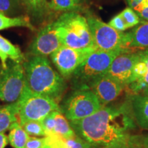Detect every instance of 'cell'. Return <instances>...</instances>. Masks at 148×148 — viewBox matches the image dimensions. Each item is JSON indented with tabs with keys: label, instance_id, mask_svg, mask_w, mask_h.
<instances>
[{
	"label": "cell",
	"instance_id": "484cf974",
	"mask_svg": "<svg viewBox=\"0 0 148 148\" xmlns=\"http://www.w3.org/2000/svg\"><path fill=\"white\" fill-rule=\"evenodd\" d=\"M27 7L33 14L40 15L45 12L48 8V3L46 0H24Z\"/></svg>",
	"mask_w": 148,
	"mask_h": 148
},
{
	"label": "cell",
	"instance_id": "9c48e42d",
	"mask_svg": "<svg viewBox=\"0 0 148 148\" xmlns=\"http://www.w3.org/2000/svg\"><path fill=\"white\" fill-rule=\"evenodd\" d=\"M97 49L95 47L78 49L62 45L51 54L53 63L64 77H71L86 58Z\"/></svg>",
	"mask_w": 148,
	"mask_h": 148
},
{
	"label": "cell",
	"instance_id": "9a60e30c",
	"mask_svg": "<svg viewBox=\"0 0 148 148\" xmlns=\"http://www.w3.org/2000/svg\"><path fill=\"white\" fill-rule=\"evenodd\" d=\"M129 101L136 125L148 130V96L143 93L133 94Z\"/></svg>",
	"mask_w": 148,
	"mask_h": 148
},
{
	"label": "cell",
	"instance_id": "5b68a950",
	"mask_svg": "<svg viewBox=\"0 0 148 148\" xmlns=\"http://www.w3.org/2000/svg\"><path fill=\"white\" fill-rule=\"evenodd\" d=\"M16 103L17 121L21 126L28 121H42L53 111L61 110L57 101L32 91L26 84Z\"/></svg>",
	"mask_w": 148,
	"mask_h": 148
},
{
	"label": "cell",
	"instance_id": "ac0fdd59",
	"mask_svg": "<svg viewBox=\"0 0 148 148\" xmlns=\"http://www.w3.org/2000/svg\"><path fill=\"white\" fill-rule=\"evenodd\" d=\"M8 141L13 148H25L29 136L18 121H14L8 128Z\"/></svg>",
	"mask_w": 148,
	"mask_h": 148
},
{
	"label": "cell",
	"instance_id": "74e56055",
	"mask_svg": "<svg viewBox=\"0 0 148 148\" xmlns=\"http://www.w3.org/2000/svg\"><path fill=\"white\" fill-rule=\"evenodd\" d=\"M130 148H143V147H136V146H132V145H130Z\"/></svg>",
	"mask_w": 148,
	"mask_h": 148
},
{
	"label": "cell",
	"instance_id": "603a6c76",
	"mask_svg": "<svg viewBox=\"0 0 148 148\" xmlns=\"http://www.w3.org/2000/svg\"><path fill=\"white\" fill-rule=\"evenodd\" d=\"M73 0H50L48 8L56 11H70L76 8Z\"/></svg>",
	"mask_w": 148,
	"mask_h": 148
},
{
	"label": "cell",
	"instance_id": "4dcf8cb0",
	"mask_svg": "<svg viewBox=\"0 0 148 148\" xmlns=\"http://www.w3.org/2000/svg\"><path fill=\"white\" fill-rule=\"evenodd\" d=\"M8 143V138L4 133H0V148H5Z\"/></svg>",
	"mask_w": 148,
	"mask_h": 148
},
{
	"label": "cell",
	"instance_id": "3957f363",
	"mask_svg": "<svg viewBox=\"0 0 148 148\" xmlns=\"http://www.w3.org/2000/svg\"><path fill=\"white\" fill-rule=\"evenodd\" d=\"M53 23L62 45L78 49L96 48L84 16L75 12H66Z\"/></svg>",
	"mask_w": 148,
	"mask_h": 148
},
{
	"label": "cell",
	"instance_id": "7402d4cb",
	"mask_svg": "<svg viewBox=\"0 0 148 148\" xmlns=\"http://www.w3.org/2000/svg\"><path fill=\"white\" fill-rule=\"evenodd\" d=\"M24 130L31 136H45V131L42 121H32L24 123L22 125Z\"/></svg>",
	"mask_w": 148,
	"mask_h": 148
},
{
	"label": "cell",
	"instance_id": "836d02e7",
	"mask_svg": "<svg viewBox=\"0 0 148 148\" xmlns=\"http://www.w3.org/2000/svg\"><path fill=\"white\" fill-rule=\"evenodd\" d=\"M127 3L130 5L131 8L134 9L135 7H136L139 3L141 2L142 0H126Z\"/></svg>",
	"mask_w": 148,
	"mask_h": 148
},
{
	"label": "cell",
	"instance_id": "44dd1931",
	"mask_svg": "<svg viewBox=\"0 0 148 148\" xmlns=\"http://www.w3.org/2000/svg\"><path fill=\"white\" fill-rule=\"evenodd\" d=\"M0 51L17 63L21 64L24 60V56L19 48L1 35H0Z\"/></svg>",
	"mask_w": 148,
	"mask_h": 148
},
{
	"label": "cell",
	"instance_id": "4316f807",
	"mask_svg": "<svg viewBox=\"0 0 148 148\" xmlns=\"http://www.w3.org/2000/svg\"><path fill=\"white\" fill-rule=\"evenodd\" d=\"M108 25L112 27V28L115 29L116 30L119 31V32H123V31L127 29V26L121 17L120 14H117V15L114 16L110 21L108 22Z\"/></svg>",
	"mask_w": 148,
	"mask_h": 148
},
{
	"label": "cell",
	"instance_id": "6da1fadb",
	"mask_svg": "<svg viewBox=\"0 0 148 148\" xmlns=\"http://www.w3.org/2000/svg\"><path fill=\"white\" fill-rule=\"evenodd\" d=\"M75 134L92 147L114 144H130L136 122L130 103L108 104L84 119L70 121Z\"/></svg>",
	"mask_w": 148,
	"mask_h": 148
},
{
	"label": "cell",
	"instance_id": "ffe728a7",
	"mask_svg": "<svg viewBox=\"0 0 148 148\" xmlns=\"http://www.w3.org/2000/svg\"><path fill=\"white\" fill-rule=\"evenodd\" d=\"M14 27H27L31 30L34 29L28 16H19L11 17L0 12V30Z\"/></svg>",
	"mask_w": 148,
	"mask_h": 148
},
{
	"label": "cell",
	"instance_id": "7a4b0ae2",
	"mask_svg": "<svg viewBox=\"0 0 148 148\" xmlns=\"http://www.w3.org/2000/svg\"><path fill=\"white\" fill-rule=\"evenodd\" d=\"M25 84L32 91L58 102L66 88L63 77L51 66L47 57L34 56L23 64Z\"/></svg>",
	"mask_w": 148,
	"mask_h": 148
},
{
	"label": "cell",
	"instance_id": "4fadbf2b",
	"mask_svg": "<svg viewBox=\"0 0 148 148\" xmlns=\"http://www.w3.org/2000/svg\"><path fill=\"white\" fill-rule=\"evenodd\" d=\"M45 131V136H55L61 138H70L75 133L66 116L61 110L51 112L42 121Z\"/></svg>",
	"mask_w": 148,
	"mask_h": 148
},
{
	"label": "cell",
	"instance_id": "1f68e13d",
	"mask_svg": "<svg viewBox=\"0 0 148 148\" xmlns=\"http://www.w3.org/2000/svg\"><path fill=\"white\" fill-rule=\"evenodd\" d=\"M138 143L143 148H148V134L140 136L138 140Z\"/></svg>",
	"mask_w": 148,
	"mask_h": 148
},
{
	"label": "cell",
	"instance_id": "8d00e7d4",
	"mask_svg": "<svg viewBox=\"0 0 148 148\" xmlns=\"http://www.w3.org/2000/svg\"><path fill=\"white\" fill-rule=\"evenodd\" d=\"M43 148H53L52 147H51L50 145H47V144H46L45 143V146H44V147Z\"/></svg>",
	"mask_w": 148,
	"mask_h": 148
},
{
	"label": "cell",
	"instance_id": "f35d334b",
	"mask_svg": "<svg viewBox=\"0 0 148 148\" xmlns=\"http://www.w3.org/2000/svg\"><path fill=\"white\" fill-rule=\"evenodd\" d=\"M73 1H75V3H76V4H77V3H78V2H79V1H80V0H73Z\"/></svg>",
	"mask_w": 148,
	"mask_h": 148
},
{
	"label": "cell",
	"instance_id": "52a82bcc",
	"mask_svg": "<svg viewBox=\"0 0 148 148\" xmlns=\"http://www.w3.org/2000/svg\"><path fill=\"white\" fill-rule=\"evenodd\" d=\"M87 19L94 45L103 51L123 50L127 48V33L116 30L99 18L90 16Z\"/></svg>",
	"mask_w": 148,
	"mask_h": 148
},
{
	"label": "cell",
	"instance_id": "d6a6232c",
	"mask_svg": "<svg viewBox=\"0 0 148 148\" xmlns=\"http://www.w3.org/2000/svg\"><path fill=\"white\" fill-rule=\"evenodd\" d=\"M8 58L6 56L3 54V53L1 52V51H0V60H1V64H2V66H3V69H5V68L7 67V65H8V64H7Z\"/></svg>",
	"mask_w": 148,
	"mask_h": 148
},
{
	"label": "cell",
	"instance_id": "30bf717a",
	"mask_svg": "<svg viewBox=\"0 0 148 148\" xmlns=\"http://www.w3.org/2000/svg\"><path fill=\"white\" fill-rule=\"evenodd\" d=\"M62 45L52 22L40 29L31 44L29 49L33 56L47 57Z\"/></svg>",
	"mask_w": 148,
	"mask_h": 148
},
{
	"label": "cell",
	"instance_id": "2e32d148",
	"mask_svg": "<svg viewBox=\"0 0 148 148\" xmlns=\"http://www.w3.org/2000/svg\"><path fill=\"white\" fill-rule=\"evenodd\" d=\"M148 47V21L143 22L127 33V48Z\"/></svg>",
	"mask_w": 148,
	"mask_h": 148
},
{
	"label": "cell",
	"instance_id": "cb8c5ba5",
	"mask_svg": "<svg viewBox=\"0 0 148 148\" xmlns=\"http://www.w3.org/2000/svg\"><path fill=\"white\" fill-rule=\"evenodd\" d=\"M21 5V0H0V12L5 14H15Z\"/></svg>",
	"mask_w": 148,
	"mask_h": 148
},
{
	"label": "cell",
	"instance_id": "83f0119b",
	"mask_svg": "<svg viewBox=\"0 0 148 148\" xmlns=\"http://www.w3.org/2000/svg\"><path fill=\"white\" fill-rule=\"evenodd\" d=\"M45 145V138L29 136L25 148H43Z\"/></svg>",
	"mask_w": 148,
	"mask_h": 148
},
{
	"label": "cell",
	"instance_id": "d590c367",
	"mask_svg": "<svg viewBox=\"0 0 148 148\" xmlns=\"http://www.w3.org/2000/svg\"><path fill=\"white\" fill-rule=\"evenodd\" d=\"M141 92H142V93L143 94V95L148 96V87H147L146 88H145V89H144V90H143V91H142Z\"/></svg>",
	"mask_w": 148,
	"mask_h": 148
},
{
	"label": "cell",
	"instance_id": "d4e9b609",
	"mask_svg": "<svg viewBox=\"0 0 148 148\" xmlns=\"http://www.w3.org/2000/svg\"><path fill=\"white\" fill-rule=\"evenodd\" d=\"M123 19L126 23L127 28L137 25L140 23V18L138 14L134 10V9L126 8L119 13Z\"/></svg>",
	"mask_w": 148,
	"mask_h": 148
},
{
	"label": "cell",
	"instance_id": "d6986e66",
	"mask_svg": "<svg viewBox=\"0 0 148 148\" xmlns=\"http://www.w3.org/2000/svg\"><path fill=\"white\" fill-rule=\"evenodd\" d=\"M17 112L16 101L0 109V133L8 130L13 122L17 121Z\"/></svg>",
	"mask_w": 148,
	"mask_h": 148
},
{
	"label": "cell",
	"instance_id": "e0dca14e",
	"mask_svg": "<svg viewBox=\"0 0 148 148\" xmlns=\"http://www.w3.org/2000/svg\"><path fill=\"white\" fill-rule=\"evenodd\" d=\"M45 138V143L53 148H92L89 143L76 134L66 138L55 136H47Z\"/></svg>",
	"mask_w": 148,
	"mask_h": 148
},
{
	"label": "cell",
	"instance_id": "8992f818",
	"mask_svg": "<svg viewBox=\"0 0 148 148\" xmlns=\"http://www.w3.org/2000/svg\"><path fill=\"white\" fill-rule=\"evenodd\" d=\"M97 95L90 88L75 89L63 103L62 112L68 121L84 119L102 108Z\"/></svg>",
	"mask_w": 148,
	"mask_h": 148
},
{
	"label": "cell",
	"instance_id": "5bb4252c",
	"mask_svg": "<svg viewBox=\"0 0 148 148\" xmlns=\"http://www.w3.org/2000/svg\"><path fill=\"white\" fill-rule=\"evenodd\" d=\"M127 86L134 94L140 93L148 87V48L138 51L137 60L133 69L132 82Z\"/></svg>",
	"mask_w": 148,
	"mask_h": 148
},
{
	"label": "cell",
	"instance_id": "ba28073f",
	"mask_svg": "<svg viewBox=\"0 0 148 148\" xmlns=\"http://www.w3.org/2000/svg\"><path fill=\"white\" fill-rule=\"evenodd\" d=\"M25 84L23 66L12 61L0 72V99L15 102L21 96Z\"/></svg>",
	"mask_w": 148,
	"mask_h": 148
},
{
	"label": "cell",
	"instance_id": "277c9868",
	"mask_svg": "<svg viewBox=\"0 0 148 148\" xmlns=\"http://www.w3.org/2000/svg\"><path fill=\"white\" fill-rule=\"evenodd\" d=\"M127 51H103L96 49L90 53L71 75L75 89L89 88L98 77L105 75L114 58Z\"/></svg>",
	"mask_w": 148,
	"mask_h": 148
},
{
	"label": "cell",
	"instance_id": "7c38bea8",
	"mask_svg": "<svg viewBox=\"0 0 148 148\" xmlns=\"http://www.w3.org/2000/svg\"><path fill=\"white\" fill-rule=\"evenodd\" d=\"M124 88L123 84L106 74L95 79L89 87L97 95L103 106L110 104L115 100Z\"/></svg>",
	"mask_w": 148,
	"mask_h": 148
},
{
	"label": "cell",
	"instance_id": "f1b7e54d",
	"mask_svg": "<svg viewBox=\"0 0 148 148\" xmlns=\"http://www.w3.org/2000/svg\"><path fill=\"white\" fill-rule=\"evenodd\" d=\"M134 10L138 14V16L148 21V5L143 6L138 5L134 8Z\"/></svg>",
	"mask_w": 148,
	"mask_h": 148
},
{
	"label": "cell",
	"instance_id": "e575fe53",
	"mask_svg": "<svg viewBox=\"0 0 148 148\" xmlns=\"http://www.w3.org/2000/svg\"><path fill=\"white\" fill-rule=\"evenodd\" d=\"M138 5H143V6H146L148 5V0H142V1Z\"/></svg>",
	"mask_w": 148,
	"mask_h": 148
},
{
	"label": "cell",
	"instance_id": "f546056e",
	"mask_svg": "<svg viewBox=\"0 0 148 148\" xmlns=\"http://www.w3.org/2000/svg\"><path fill=\"white\" fill-rule=\"evenodd\" d=\"M130 144L119 143V144H114V145L101 146V147H92V148H130Z\"/></svg>",
	"mask_w": 148,
	"mask_h": 148
},
{
	"label": "cell",
	"instance_id": "8fae6325",
	"mask_svg": "<svg viewBox=\"0 0 148 148\" xmlns=\"http://www.w3.org/2000/svg\"><path fill=\"white\" fill-rule=\"evenodd\" d=\"M138 56V52L125 51L120 53L112 61L106 74L121 83L125 87L127 86L132 82L133 69Z\"/></svg>",
	"mask_w": 148,
	"mask_h": 148
}]
</instances>
